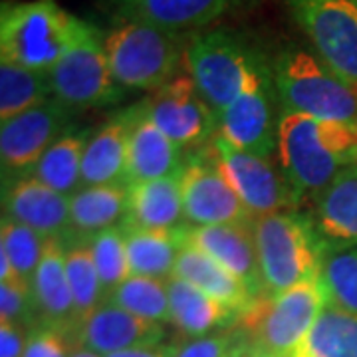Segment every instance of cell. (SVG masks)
I'll return each mask as SVG.
<instances>
[{
  "label": "cell",
  "instance_id": "obj_1",
  "mask_svg": "<svg viewBox=\"0 0 357 357\" xmlns=\"http://www.w3.org/2000/svg\"><path fill=\"white\" fill-rule=\"evenodd\" d=\"M276 153L296 201L316 199L345 167L357 163V128L282 112Z\"/></svg>",
  "mask_w": 357,
  "mask_h": 357
},
{
  "label": "cell",
  "instance_id": "obj_2",
  "mask_svg": "<svg viewBox=\"0 0 357 357\" xmlns=\"http://www.w3.org/2000/svg\"><path fill=\"white\" fill-rule=\"evenodd\" d=\"M272 77L282 112L357 128V91L335 76L314 52L296 44L286 46L274 60Z\"/></svg>",
  "mask_w": 357,
  "mask_h": 357
},
{
  "label": "cell",
  "instance_id": "obj_3",
  "mask_svg": "<svg viewBox=\"0 0 357 357\" xmlns=\"http://www.w3.org/2000/svg\"><path fill=\"white\" fill-rule=\"evenodd\" d=\"M103 48L123 89L157 91L178 76L185 62L178 34L139 20H114L103 32Z\"/></svg>",
  "mask_w": 357,
  "mask_h": 357
},
{
  "label": "cell",
  "instance_id": "obj_4",
  "mask_svg": "<svg viewBox=\"0 0 357 357\" xmlns=\"http://www.w3.org/2000/svg\"><path fill=\"white\" fill-rule=\"evenodd\" d=\"M79 18L56 0L4 2L0 14V60L46 72L72 44Z\"/></svg>",
  "mask_w": 357,
  "mask_h": 357
},
{
  "label": "cell",
  "instance_id": "obj_5",
  "mask_svg": "<svg viewBox=\"0 0 357 357\" xmlns=\"http://www.w3.org/2000/svg\"><path fill=\"white\" fill-rule=\"evenodd\" d=\"M252 230L266 296L318 278L326 246L310 217L286 211L272 213L255 218Z\"/></svg>",
  "mask_w": 357,
  "mask_h": 357
},
{
  "label": "cell",
  "instance_id": "obj_6",
  "mask_svg": "<svg viewBox=\"0 0 357 357\" xmlns=\"http://www.w3.org/2000/svg\"><path fill=\"white\" fill-rule=\"evenodd\" d=\"M326 298L318 278L276 296H262L241 316L243 337L274 357H292L312 332Z\"/></svg>",
  "mask_w": 357,
  "mask_h": 357
},
{
  "label": "cell",
  "instance_id": "obj_7",
  "mask_svg": "<svg viewBox=\"0 0 357 357\" xmlns=\"http://www.w3.org/2000/svg\"><path fill=\"white\" fill-rule=\"evenodd\" d=\"M48 76L52 96L74 112L114 105L126 93L112 74L103 32L82 18L72 44Z\"/></svg>",
  "mask_w": 357,
  "mask_h": 357
},
{
  "label": "cell",
  "instance_id": "obj_8",
  "mask_svg": "<svg viewBox=\"0 0 357 357\" xmlns=\"http://www.w3.org/2000/svg\"><path fill=\"white\" fill-rule=\"evenodd\" d=\"M260 56L227 30L199 34L185 48V66L199 93L220 115L255 74Z\"/></svg>",
  "mask_w": 357,
  "mask_h": 357
},
{
  "label": "cell",
  "instance_id": "obj_9",
  "mask_svg": "<svg viewBox=\"0 0 357 357\" xmlns=\"http://www.w3.org/2000/svg\"><path fill=\"white\" fill-rule=\"evenodd\" d=\"M314 54L357 91V0H284Z\"/></svg>",
  "mask_w": 357,
  "mask_h": 357
},
{
  "label": "cell",
  "instance_id": "obj_10",
  "mask_svg": "<svg viewBox=\"0 0 357 357\" xmlns=\"http://www.w3.org/2000/svg\"><path fill=\"white\" fill-rule=\"evenodd\" d=\"M276 103L272 70L260 60L241 96L218 115V133L238 149L270 159L278 145Z\"/></svg>",
  "mask_w": 357,
  "mask_h": 357
},
{
  "label": "cell",
  "instance_id": "obj_11",
  "mask_svg": "<svg viewBox=\"0 0 357 357\" xmlns=\"http://www.w3.org/2000/svg\"><path fill=\"white\" fill-rule=\"evenodd\" d=\"M208 147L227 181L255 218L284 213V208L296 204L292 187L284 173H278L270 163V159L238 149L220 133L213 137Z\"/></svg>",
  "mask_w": 357,
  "mask_h": 357
},
{
  "label": "cell",
  "instance_id": "obj_12",
  "mask_svg": "<svg viewBox=\"0 0 357 357\" xmlns=\"http://www.w3.org/2000/svg\"><path fill=\"white\" fill-rule=\"evenodd\" d=\"M181 192L189 227L255 222V217L220 171L211 147L185 161L181 171Z\"/></svg>",
  "mask_w": 357,
  "mask_h": 357
},
{
  "label": "cell",
  "instance_id": "obj_13",
  "mask_svg": "<svg viewBox=\"0 0 357 357\" xmlns=\"http://www.w3.org/2000/svg\"><path fill=\"white\" fill-rule=\"evenodd\" d=\"M72 112L68 105L52 98L22 115L2 121L0 128V161L2 175L16 178L34 173L44 153L68 133Z\"/></svg>",
  "mask_w": 357,
  "mask_h": 357
},
{
  "label": "cell",
  "instance_id": "obj_14",
  "mask_svg": "<svg viewBox=\"0 0 357 357\" xmlns=\"http://www.w3.org/2000/svg\"><path fill=\"white\" fill-rule=\"evenodd\" d=\"M143 109L178 147H201L218 133V115L204 102L191 76L173 77L143 100Z\"/></svg>",
  "mask_w": 357,
  "mask_h": 357
},
{
  "label": "cell",
  "instance_id": "obj_15",
  "mask_svg": "<svg viewBox=\"0 0 357 357\" xmlns=\"http://www.w3.org/2000/svg\"><path fill=\"white\" fill-rule=\"evenodd\" d=\"M165 330L161 324L143 319L123 307L103 302L76 328L77 347L107 357L145 345L163 344Z\"/></svg>",
  "mask_w": 357,
  "mask_h": 357
},
{
  "label": "cell",
  "instance_id": "obj_16",
  "mask_svg": "<svg viewBox=\"0 0 357 357\" xmlns=\"http://www.w3.org/2000/svg\"><path fill=\"white\" fill-rule=\"evenodd\" d=\"M246 0H100L114 20H139L169 32H189L215 22Z\"/></svg>",
  "mask_w": 357,
  "mask_h": 357
},
{
  "label": "cell",
  "instance_id": "obj_17",
  "mask_svg": "<svg viewBox=\"0 0 357 357\" xmlns=\"http://www.w3.org/2000/svg\"><path fill=\"white\" fill-rule=\"evenodd\" d=\"M185 241L241 278L256 300L266 296L252 225L185 227Z\"/></svg>",
  "mask_w": 357,
  "mask_h": 357
},
{
  "label": "cell",
  "instance_id": "obj_18",
  "mask_svg": "<svg viewBox=\"0 0 357 357\" xmlns=\"http://www.w3.org/2000/svg\"><path fill=\"white\" fill-rule=\"evenodd\" d=\"M4 213L8 217L36 230L44 238H70V197L54 191L38 178H14L2 197Z\"/></svg>",
  "mask_w": 357,
  "mask_h": 357
},
{
  "label": "cell",
  "instance_id": "obj_19",
  "mask_svg": "<svg viewBox=\"0 0 357 357\" xmlns=\"http://www.w3.org/2000/svg\"><path fill=\"white\" fill-rule=\"evenodd\" d=\"M131 133L128 153V185L178 175L183 171V155L175 141L147 117L143 103L131 105Z\"/></svg>",
  "mask_w": 357,
  "mask_h": 357
},
{
  "label": "cell",
  "instance_id": "obj_20",
  "mask_svg": "<svg viewBox=\"0 0 357 357\" xmlns=\"http://www.w3.org/2000/svg\"><path fill=\"white\" fill-rule=\"evenodd\" d=\"M314 201L310 220L326 252L357 244V163L345 167Z\"/></svg>",
  "mask_w": 357,
  "mask_h": 357
},
{
  "label": "cell",
  "instance_id": "obj_21",
  "mask_svg": "<svg viewBox=\"0 0 357 357\" xmlns=\"http://www.w3.org/2000/svg\"><path fill=\"white\" fill-rule=\"evenodd\" d=\"M128 215L123 229L181 230L187 222L181 173L173 177L139 181L128 185Z\"/></svg>",
  "mask_w": 357,
  "mask_h": 357
},
{
  "label": "cell",
  "instance_id": "obj_22",
  "mask_svg": "<svg viewBox=\"0 0 357 357\" xmlns=\"http://www.w3.org/2000/svg\"><path fill=\"white\" fill-rule=\"evenodd\" d=\"M129 133L131 109H126L89 135L82 163V187L128 183Z\"/></svg>",
  "mask_w": 357,
  "mask_h": 357
},
{
  "label": "cell",
  "instance_id": "obj_23",
  "mask_svg": "<svg viewBox=\"0 0 357 357\" xmlns=\"http://www.w3.org/2000/svg\"><path fill=\"white\" fill-rule=\"evenodd\" d=\"M32 292L38 312V324L44 321L76 332L74 298L66 272L64 238H46L44 252L32 278Z\"/></svg>",
  "mask_w": 357,
  "mask_h": 357
},
{
  "label": "cell",
  "instance_id": "obj_24",
  "mask_svg": "<svg viewBox=\"0 0 357 357\" xmlns=\"http://www.w3.org/2000/svg\"><path fill=\"white\" fill-rule=\"evenodd\" d=\"M173 276H178L201 288L204 294H208L222 306L229 307L232 314H236L238 319L256 302L255 294L248 290V286L241 278H236L222 264H218L215 258L204 255L203 250L191 246L187 241L183 250L178 252Z\"/></svg>",
  "mask_w": 357,
  "mask_h": 357
},
{
  "label": "cell",
  "instance_id": "obj_25",
  "mask_svg": "<svg viewBox=\"0 0 357 357\" xmlns=\"http://www.w3.org/2000/svg\"><path fill=\"white\" fill-rule=\"evenodd\" d=\"M128 183L82 187L70 197V238L89 241L128 215Z\"/></svg>",
  "mask_w": 357,
  "mask_h": 357
},
{
  "label": "cell",
  "instance_id": "obj_26",
  "mask_svg": "<svg viewBox=\"0 0 357 357\" xmlns=\"http://www.w3.org/2000/svg\"><path fill=\"white\" fill-rule=\"evenodd\" d=\"M167 290L171 304V324H175L178 332L185 335H208L213 330L230 326L238 319L229 307L178 276H171L167 280Z\"/></svg>",
  "mask_w": 357,
  "mask_h": 357
},
{
  "label": "cell",
  "instance_id": "obj_27",
  "mask_svg": "<svg viewBox=\"0 0 357 357\" xmlns=\"http://www.w3.org/2000/svg\"><path fill=\"white\" fill-rule=\"evenodd\" d=\"M123 232L128 244L131 276L169 280L175 274L178 252L185 246V229H123Z\"/></svg>",
  "mask_w": 357,
  "mask_h": 357
},
{
  "label": "cell",
  "instance_id": "obj_28",
  "mask_svg": "<svg viewBox=\"0 0 357 357\" xmlns=\"http://www.w3.org/2000/svg\"><path fill=\"white\" fill-rule=\"evenodd\" d=\"M88 139L86 131H68L44 153L32 177L54 191L72 197L82 189V163Z\"/></svg>",
  "mask_w": 357,
  "mask_h": 357
},
{
  "label": "cell",
  "instance_id": "obj_29",
  "mask_svg": "<svg viewBox=\"0 0 357 357\" xmlns=\"http://www.w3.org/2000/svg\"><path fill=\"white\" fill-rule=\"evenodd\" d=\"M294 357H357V314L324 307Z\"/></svg>",
  "mask_w": 357,
  "mask_h": 357
},
{
  "label": "cell",
  "instance_id": "obj_30",
  "mask_svg": "<svg viewBox=\"0 0 357 357\" xmlns=\"http://www.w3.org/2000/svg\"><path fill=\"white\" fill-rule=\"evenodd\" d=\"M50 76L0 60V119L8 121L52 98Z\"/></svg>",
  "mask_w": 357,
  "mask_h": 357
},
{
  "label": "cell",
  "instance_id": "obj_31",
  "mask_svg": "<svg viewBox=\"0 0 357 357\" xmlns=\"http://www.w3.org/2000/svg\"><path fill=\"white\" fill-rule=\"evenodd\" d=\"M66 243V272L74 298L76 328L79 321L88 318L93 310L105 302L102 280L93 262L89 241H64Z\"/></svg>",
  "mask_w": 357,
  "mask_h": 357
},
{
  "label": "cell",
  "instance_id": "obj_32",
  "mask_svg": "<svg viewBox=\"0 0 357 357\" xmlns=\"http://www.w3.org/2000/svg\"><path fill=\"white\" fill-rule=\"evenodd\" d=\"M318 280L326 306L357 314V244L328 250Z\"/></svg>",
  "mask_w": 357,
  "mask_h": 357
},
{
  "label": "cell",
  "instance_id": "obj_33",
  "mask_svg": "<svg viewBox=\"0 0 357 357\" xmlns=\"http://www.w3.org/2000/svg\"><path fill=\"white\" fill-rule=\"evenodd\" d=\"M105 302L117 307H123L131 314L155 324H171V304L167 280L129 276L123 284H119L114 292L105 298Z\"/></svg>",
  "mask_w": 357,
  "mask_h": 357
},
{
  "label": "cell",
  "instance_id": "obj_34",
  "mask_svg": "<svg viewBox=\"0 0 357 357\" xmlns=\"http://www.w3.org/2000/svg\"><path fill=\"white\" fill-rule=\"evenodd\" d=\"M46 238L36 230L28 229L13 218L2 217L0 225V250L8 256L14 274L22 280L30 282L36 274L40 258L44 252Z\"/></svg>",
  "mask_w": 357,
  "mask_h": 357
},
{
  "label": "cell",
  "instance_id": "obj_35",
  "mask_svg": "<svg viewBox=\"0 0 357 357\" xmlns=\"http://www.w3.org/2000/svg\"><path fill=\"white\" fill-rule=\"evenodd\" d=\"M89 248L98 268L105 298L131 276L126 232L121 227L107 229L89 238Z\"/></svg>",
  "mask_w": 357,
  "mask_h": 357
},
{
  "label": "cell",
  "instance_id": "obj_36",
  "mask_svg": "<svg viewBox=\"0 0 357 357\" xmlns=\"http://www.w3.org/2000/svg\"><path fill=\"white\" fill-rule=\"evenodd\" d=\"M0 321L18 326L24 332L38 324V312L30 282L18 276L0 282Z\"/></svg>",
  "mask_w": 357,
  "mask_h": 357
},
{
  "label": "cell",
  "instance_id": "obj_37",
  "mask_svg": "<svg viewBox=\"0 0 357 357\" xmlns=\"http://www.w3.org/2000/svg\"><path fill=\"white\" fill-rule=\"evenodd\" d=\"M77 349L76 332L40 321L26 335L24 357H70Z\"/></svg>",
  "mask_w": 357,
  "mask_h": 357
},
{
  "label": "cell",
  "instance_id": "obj_38",
  "mask_svg": "<svg viewBox=\"0 0 357 357\" xmlns=\"http://www.w3.org/2000/svg\"><path fill=\"white\" fill-rule=\"evenodd\" d=\"M243 342V333H208L177 345L175 357H232Z\"/></svg>",
  "mask_w": 357,
  "mask_h": 357
},
{
  "label": "cell",
  "instance_id": "obj_39",
  "mask_svg": "<svg viewBox=\"0 0 357 357\" xmlns=\"http://www.w3.org/2000/svg\"><path fill=\"white\" fill-rule=\"evenodd\" d=\"M26 335L22 328L0 321V357H24Z\"/></svg>",
  "mask_w": 357,
  "mask_h": 357
},
{
  "label": "cell",
  "instance_id": "obj_40",
  "mask_svg": "<svg viewBox=\"0 0 357 357\" xmlns=\"http://www.w3.org/2000/svg\"><path fill=\"white\" fill-rule=\"evenodd\" d=\"M177 351V344H155V345H145V347H133V349H126V351H119L114 356L107 357H175Z\"/></svg>",
  "mask_w": 357,
  "mask_h": 357
},
{
  "label": "cell",
  "instance_id": "obj_41",
  "mask_svg": "<svg viewBox=\"0 0 357 357\" xmlns=\"http://www.w3.org/2000/svg\"><path fill=\"white\" fill-rule=\"evenodd\" d=\"M236 357H274L266 354V351H262V349H258L255 345H250L246 340L243 337V342L238 345V349H236Z\"/></svg>",
  "mask_w": 357,
  "mask_h": 357
},
{
  "label": "cell",
  "instance_id": "obj_42",
  "mask_svg": "<svg viewBox=\"0 0 357 357\" xmlns=\"http://www.w3.org/2000/svg\"><path fill=\"white\" fill-rule=\"evenodd\" d=\"M70 357H102L98 356V354H93V351H89V349H84V347H77V349H74V354Z\"/></svg>",
  "mask_w": 357,
  "mask_h": 357
},
{
  "label": "cell",
  "instance_id": "obj_43",
  "mask_svg": "<svg viewBox=\"0 0 357 357\" xmlns=\"http://www.w3.org/2000/svg\"><path fill=\"white\" fill-rule=\"evenodd\" d=\"M236 349H238V347H236ZM232 357H236V351H234V356H232Z\"/></svg>",
  "mask_w": 357,
  "mask_h": 357
},
{
  "label": "cell",
  "instance_id": "obj_44",
  "mask_svg": "<svg viewBox=\"0 0 357 357\" xmlns=\"http://www.w3.org/2000/svg\"><path fill=\"white\" fill-rule=\"evenodd\" d=\"M292 357H294V356H292Z\"/></svg>",
  "mask_w": 357,
  "mask_h": 357
}]
</instances>
